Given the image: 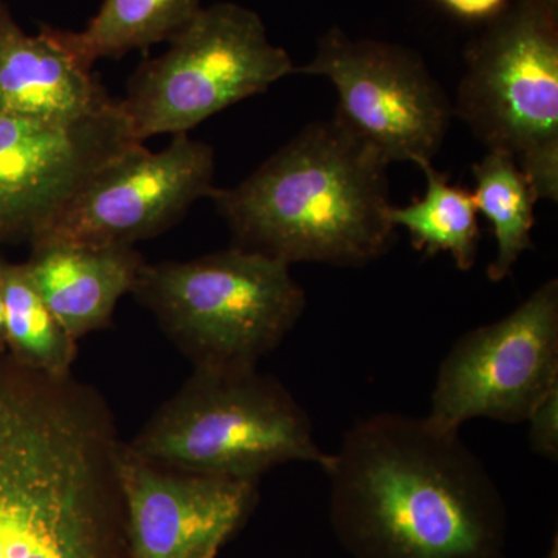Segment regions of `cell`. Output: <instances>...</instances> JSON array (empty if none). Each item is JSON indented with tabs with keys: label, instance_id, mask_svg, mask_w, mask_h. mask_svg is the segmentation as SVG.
<instances>
[{
	"label": "cell",
	"instance_id": "cell-1",
	"mask_svg": "<svg viewBox=\"0 0 558 558\" xmlns=\"http://www.w3.org/2000/svg\"><path fill=\"white\" fill-rule=\"evenodd\" d=\"M330 454V521L352 557L501 558L505 499L459 432L374 414Z\"/></svg>",
	"mask_w": 558,
	"mask_h": 558
},
{
	"label": "cell",
	"instance_id": "cell-2",
	"mask_svg": "<svg viewBox=\"0 0 558 558\" xmlns=\"http://www.w3.org/2000/svg\"><path fill=\"white\" fill-rule=\"evenodd\" d=\"M120 446L94 388L0 354V558H109Z\"/></svg>",
	"mask_w": 558,
	"mask_h": 558
},
{
	"label": "cell",
	"instance_id": "cell-3",
	"mask_svg": "<svg viewBox=\"0 0 558 558\" xmlns=\"http://www.w3.org/2000/svg\"><path fill=\"white\" fill-rule=\"evenodd\" d=\"M388 163L339 121L304 128L231 189L209 199L236 247L282 263L362 267L392 247Z\"/></svg>",
	"mask_w": 558,
	"mask_h": 558
},
{
	"label": "cell",
	"instance_id": "cell-4",
	"mask_svg": "<svg viewBox=\"0 0 558 558\" xmlns=\"http://www.w3.org/2000/svg\"><path fill=\"white\" fill-rule=\"evenodd\" d=\"M132 295L199 371L258 369L306 311L289 264L241 247L145 263Z\"/></svg>",
	"mask_w": 558,
	"mask_h": 558
},
{
	"label": "cell",
	"instance_id": "cell-5",
	"mask_svg": "<svg viewBox=\"0 0 558 558\" xmlns=\"http://www.w3.org/2000/svg\"><path fill=\"white\" fill-rule=\"evenodd\" d=\"M128 447L159 468L252 481L288 462L325 472L332 457L299 400L258 369H194Z\"/></svg>",
	"mask_w": 558,
	"mask_h": 558
},
{
	"label": "cell",
	"instance_id": "cell-6",
	"mask_svg": "<svg viewBox=\"0 0 558 558\" xmlns=\"http://www.w3.org/2000/svg\"><path fill=\"white\" fill-rule=\"evenodd\" d=\"M453 113L558 201V0H510L470 44Z\"/></svg>",
	"mask_w": 558,
	"mask_h": 558
},
{
	"label": "cell",
	"instance_id": "cell-7",
	"mask_svg": "<svg viewBox=\"0 0 558 558\" xmlns=\"http://www.w3.org/2000/svg\"><path fill=\"white\" fill-rule=\"evenodd\" d=\"M168 43L165 53L134 70L117 100L140 143L189 134L296 72L288 51L270 43L259 14L240 3L202 7Z\"/></svg>",
	"mask_w": 558,
	"mask_h": 558
},
{
	"label": "cell",
	"instance_id": "cell-8",
	"mask_svg": "<svg viewBox=\"0 0 558 558\" xmlns=\"http://www.w3.org/2000/svg\"><path fill=\"white\" fill-rule=\"evenodd\" d=\"M339 94L336 119L387 163H432L446 138L451 105L416 51L374 39H352L339 27L318 39L310 64Z\"/></svg>",
	"mask_w": 558,
	"mask_h": 558
},
{
	"label": "cell",
	"instance_id": "cell-9",
	"mask_svg": "<svg viewBox=\"0 0 558 558\" xmlns=\"http://www.w3.org/2000/svg\"><path fill=\"white\" fill-rule=\"evenodd\" d=\"M558 387V281L543 282L519 307L469 330L440 362L427 421L459 432L476 417L523 424Z\"/></svg>",
	"mask_w": 558,
	"mask_h": 558
},
{
	"label": "cell",
	"instance_id": "cell-10",
	"mask_svg": "<svg viewBox=\"0 0 558 558\" xmlns=\"http://www.w3.org/2000/svg\"><path fill=\"white\" fill-rule=\"evenodd\" d=\"M215 149L189 134L113 161L62 207L31 247L135 245L170 230L215 186Z\"/></svg>",
	"mask_w": 558,
	"mask_h": 558
},
{
	"label": "cell",
	"instance_id": "cell-11",
	"mask_svg": "<svg viewBox=\"0 0 558 558\" xmlns=\"http://www.w3.org/2000/svg\"><path fill=\"white\" fill-rule=\"evenodd\" d=\"M140 145L117 101L69 123L0 113V242L32 244L98 172Z\"/></svg>",
	"mask_w": 558,
	"mask_h": 558
},
{
	"label": "cell",
	"instance_id": "cell-12",
	"mask_svg": "<svg viewBox=\"0 0 558 558\" xmlns=\"http://www.w3.org/2000/svg\"><path fill=\"white\" fill-rule=\"evenodd\" d=\"M117 472L131 558H202L244 523L258 481L150 464L121 442Z\"/></svg>",
	"mask_w": 558,
	"mask_h": 558
},
{
	"label": "cell",
	"instance_id": "cell-13",
	"mask_svg": "<svg viewBox=\"0 0 558 558\" xmlns=\"http://www.w3.org/2000/svg\"><path fill=\"white\" fill-rule=\"evenodd\" d=\"M94 72L81 68L39 28L28 35L0 0V113L69 123L116 105Z\"/></svg>",
	"mask_w": 558,
	"mask_h": 558
},
{
	"label": "cell",
	"instance_id": "cell-14",
	"mask_svg": "<svg viewBox=\"0 0 558 558\" xmlns=\"http://www.w3.org/2000/svg\"><path fill=\"white\" fill-rule=\"evenodd\" d=\"M145 263L134 245H44L32 248L25 266L51 314L78 341L108 328Z\"/></svg>",
	"mask_w": 558,
	"mask_h": 558
},
{
	"label": "cell",
	"instance_id": "cell-15",
	"mask_svg": "<svg viewBox=\"0 0 558 558\" xmlns=\"http://www.w3.org/2000/svg\"><path fill=\"white\" fill-rule=\"evenodd\" d=\"M202 0H105L81 32L40 25L81 68L92 70L102 58L170 40L199 13Z\"/></svg>",
	"mask_w": 558,
	"mask_h": 558
},
{
	"label": "cell",
	"instance_id": "cell-16",
	"mask_svg": "<svg viewBox=\"0 0 558 558\" xmlns=\"http://www.w3.org/2000/svg\"><path fill=\"white\" fill-rule=\"evenodd\" d=\"M427 190L407 207L389 208L392 226L409 231L414 250L425 256L449 253L459 270L469 271L478 258L481 230L473 194L451 185L449 175L422 165Z\"/></svg>",
	"mask_w": 558,
	"mask_h": 558
},
{
	"label": "cell",
	"instance_id": "cell-17",
	"mask_svg": "<svg viewBox=\"0 0 558 558\" xmlns=\"http://www.w3.org/2000/svg\"><path fill=\"white\" fill-rule=\"evenodd\" d=\"M5 341L11 357L25 368L62 379L72 376L78 341L51 314L25 264L0 259Z\"/></svg>",
	"mask_w": 558,
	"mask_h": 558
},
{
	"label": "cell",
	"instance_id": "cell-18",
	"mask_svg": "<svg viewBox=\"0 0 558 558\" xmlns=\"http://www.w3.org/2000/svg\"><path fill=\"white\" fill-rule=\"evenodd\" d=\"M476 209L492 223L497 256L488 264L487 278L499 282L512 274L526 250L534 247V208L538 199L515 159L502 150H488L473 165Z\"/></svg>",
	"mask_w": 558,
	"mask_h": 558
},
{
	"label": "cell",
	"instance_id": "cell-19",
	"mask_svg": "<svg viewBox=\"0 0 558 558\" xmlns=\"http://www.w3.org/2000/svg\"><path fill=\"white\" fill-rule=\"evenodd\" d=\"M527 440L538 457L558 459V387L550 389L529 414Z\"/></svg>",
	"mask_w": 558,
	"mask_h": 558
},
{
	"label": "cell",
	"instance_id": "cell-20",
	"mask_svg": "<svg viewBox=\"0 0 558 558\" xmlns=\"http://www.w3.org/2000/svg\"><path fill=\"white\" fill-rule=\"evenodd\" d=\"M439 5L464 21H492L510 0H438Z\"/></svg>",
	"mask_w": 558,
	"mask_h": 558
},
{
	"label": "cell",
	"instance_id": "cell-21",
	"mask_svg": "<svg viewBox=\"0 0 558 558\" xmlns=\"http://www.w3.org/2000/svg\"><path fill=\"white\" fill-rule=\"evenodd\" d=\"M5 311H3L2 281H0V354H3V352H5Z\"/></svg>",
	"mask_w": 558,
	"mask_h": 558
},
{
	"label": "cell",
	"instance_id": "cell-22",
	"mask_svg": "<svg viewBox=\"0 0 558 558\" xmlns=\"http://www.w3.org/2000/svg\"><path fill=\"white\" fill-rule=\"evenodd\" d=\"M220 546H213L211 549H208L207 553H205V556L202 558H216L218 556Z\"/></svg>",
	"mask_w": 558,
	"mask_h": 558
}]
</instances>
